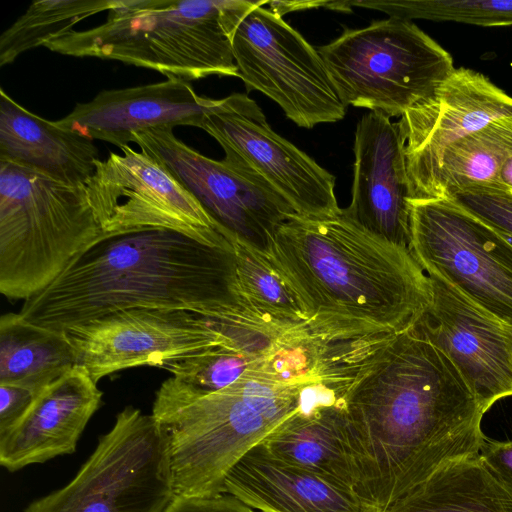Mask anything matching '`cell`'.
Returning <instances> with one entry per match:
<instances>
[{"label": "cell", "mask_w": 512, "mask_h": 512, "mask_svg": "<svg viewBox=\"0 0 512 512\" xmlns=\"http://www.w3.org/2000/svg\"><path fill=\"white\" fill-rule=\"evenodd\" d=\"M335 397L354 491L379 512L445 464L479 454L485 438L476 396L414 327L368 352Z\"/></svg>", "instance_id": "obj_1"}, {"label": "cell", "mask_w": 512, "mask_h": 512, "mask_svg": "<svg viewBox=\"0 0 512 512\" xmlns=\"http://www.w3.org/2000/svg\"><path fill=\"white\" fill-rule=\"evenodd\" d=\"M266 254L331 355L368 352L412 329L431 301L430 280L408 248L333 216L293 214Z\"/></svg>", "instance_id": "obj_2"}, {"label": "cell", "mask_w": 512, "mask_h": 512, "mask_svg": "<svg viewBox=\"0 0 512 512\" xmlns=\"http://www.w3.org/2000/svg\"><path fill=\"white\" fill-rule=\"evenodd\" d=\"M127 309L185 310L215 322L265 324L242 298L233 243L212 246L162 228L102 233L18 313L63 332Z\"/></svg>", "instance_id": "obj_3"}, {"label": "cell", "mask_w": 512, "mask_h": 512, "mask_svg": "<svg viewBox=\"0 0 512 512\" xmlns=\"http://www.w3.org/2000/svg\"><path fill=\"white\" fill-rule=\"evenodd\" d=\"M313 385L259 371L219 391L196 394L166 379L151 414L168 444L175 495L223 493L230 470L303 405Z\"/></svg>", "instance_id": "obj_4"}, {"label": "cell", "mask_w": 512, "mask_h": 512, "mask_svg": "<svg viewBox=\"0 0 512 512\" xmlns=\"http://www.w3.org/2000/svg\"><path fill=\"white\" fill-rule=\"evenodd\" d=\"M261 2L117 0L102 24L72 30L44 47L66 56L116 60L186 82L238 77L233 33Z\"/></svg>", "instance_id": "obj_5"}, {"label": "cell", "mask_w": 512, "mask_h": 512, "mask_svg": "<svg viewBox=\"0 0 512 512\" xmlns=\"http://www.w3.org/2000/svg\"><path fill=\"white\" fill-rule=\"evenodd\" d=\"M103 233L83 186L0 160V292L27 300Z\"/></svg>", "instance_id": "obj_6"}, {"label": "cell", "mask_w": 512, "mask_h": 512, "mask_svg": "<svg viewBox=\"0 0 512 512\" xmlns=\"http://www.w3.org/2000/svg\"><path fill=\"white\" fill-rule=\"evenodd\" d=\"M343 105L402 116L455 69L448 51L411 20L347 29L317 48Z\"/></svg>", "instance_id": "obj_7"}, {"label": "cell", "mask_w": 512, "mask_h": 512, "mask_svg": "<svg viewBox=\"0 0 512 512\" xmlns=\"http://www.w3.org/2000/svg\"><path fill=\"white\" fill-rule=\"evenodd\" d=\"M174 495L161 428L152 414L126 406L75 477L24 512H162Z\"/></svg>", "instance_id": "obj_8"}, {"label": "cell", "mask_w": 512, "mask_h": 512, "mask_svg": "<svg viewBox=\"0 0 512 512\" xmlns=\"http://www.w3.org/2000/svg\"><path fill=\"white\" fill-rule=\"evenodd\" d=\"M414 258L480 308L512 326V245L445 197L411 200Z\"/></svg>", "instance_id": "obj_9"}, {"label": "cell", "mask_w": 512, "mask_h": 512, "mask_svg": "<svg viewBox=\"0 0 512 512\" xmlns=\"http://www.w3.org/2000/svg\"><path fill=\"white\" fill-rule=\"evenodd\" d=\"M262 1L240 21L232 37L238 77L247 92L259 91L303 128L342 120L339 98L318 50L266 9Z\"/></svg>", "instance_id": "obj_10"}, {"label": "cell", "mask_w": 512, "mask_h": 512, "mask_svg": "<svg viewBox=\"0 0 512 512\" xmlns=\"http://www.w3.org/2000/svg\"><path fill=\"white\" fill-rule=\"evenodd\" d=\"M96 163L84 185L103 233L169 229L212 246H231L223 229L156 159L129 145Z\"/></svg>", "instance_id": "obj_11"}, {"label": "cell", "mask_w": 512, "mask_h": 512, "mask_svg": "<svg viewBox=\"0 0 512 512\" xmlns=\"http://www.w3.org/2000/svg\"><path fill=\"white\" fill-rule=\"evenodd\" d=\"M140 150L160 162L223 229L267 251L292 207L247 168L226 159L214 160L191 148L171 128L134 135Z\"/></svg>", "instance_id": "obj_12"}, {"label": "cell", "mask_w": 512, "mask_h": 512, "mask_svg": "<svg viewBox=\"0 0 512 512\" xmlns=\"http://www.w3.org/2000/svg\"><path fill=\"white\" fill-rule=\"evenodd\" d=\"M200 129L220 144L224 159L257 175L296 214L327 217L341 211L335 177L274 132L261 108L247 95L234 93L214 99Z\"/></svg>", "instance_id": "obj_13"}, {"label": "cell", "mask_w": 512, "mask_h": 512, "mask_svg": "<svg viewBox=\"0 0 512 512\" xmlns=\"http://www.w3.org/2000/svg\"><path fill=\"white\" fill-rule=\"evenodd\" d=\"M78 365L98 383L124 369L154 366L229 340L215 323L185 310L127 309L63 331Z\"/></svg>", "instance_id": "obj_14"}, {"label": "cell", "mask_w": 512, "mask_h": 512, "mask_svg": "<svg viewBox=\"0 0 512 512\" xmlns=\"http://www.w3.org/2000/svg\"><path fill=\"white\" fill-rule=\"evenodd\" d=\"M512 116V97L484 74L453 72L398 121L413 199L433 198L444 152L491 121Z\"/></svg>", "instance_id": "obj_15"}, {"label": "cell", "mask_w": 512, "mask_h": 512, "mask_svg": "<svg viewBox=\"0 0 512 512\" xmlns=\"http://www.w3.org/2000/svg\"><path fill=\"white\" fill-rule=\"evenodd\" d=\"M431 301L414 328L455 365L485 413L512 396V335L503 323L439 276L427 273Z\"/></svg>", "instance_id": "obj_16"}, {"label": "cell", "mask_w": 512, "mask_h": 512, "mask_svg": "<svg viewBox=\"0 0 512 512\" xmlns=\"http://www.w3.org/2000/svg\"><path fill=\"white\" fill-rule=\"evenodd\" d=\"M353 150L351 202L344 212L369 232L409 249L413 194L398 122L380 112L364 114Z\"/></svg>", "instance_id": "obj_17"}, {"label": "cell", "mask_w": 512, "mask_h": 512, "mask_svg": "<svg viewBox=\"0 0 512 512\" xmlns=\"http://www.w3.org/2000/svg\"><path fill=\"white\" fill-rule=\"evenodd\" d=\"M214 99L199 96L190 82L168 78L147 85L102 90L77 103L55 123L91 140L117 147L133 142L137 133L178 125L201 128Z\"/></svg>", "instance_id": "obj_18"}, {"label": "cell", "mask_w": 512, "mask_h": 512, "mask_svg": "<svg viewBox=\"0 0 512 512\" xmlns=\"http://www.w3.org/2000/svg\"><path fill=\"white\" fill-rule=\"evenodd\" d=\"M102 396L88 371L73 367L40 391L22 420L0 436V465L15 472L74 453Z\"/></svg>", "instance_id": "obj_19"}, {"label": "cell", "mask_w": 512, "mask_h": 512, "mask_svg": "<svg viewBox=\"0 0 512 512\" xmlns=\"http://www.w3.org/2000/svg\"><path fill=\"white\" fill-rule=\"evenodd\" d=\"M223 493L259 512H379L355 491L276 458L261 443L230 470Z\"/></svg>", "instance_id": "obj_20"}, {"label": "cell", "mask_w": 512, "mask_h": 512, "mask_svg": "<svg viewBox=\"0 0 512 512\" xmlns=\"http://www.w3.org/2000/svg\"><path fill=\"white\" fill-rule=\"evenodd\" d=\"M0 160L83 186L100 158L93 140L28 111L1 88Z\"/></svg>", "instance_id": "obj_21"}, {"label": "cell", "mask_w": 512, "mask_h": 512, "mask_svg": "<svg viewBox=\"0 0 512 512\" xmlns=\"http://www.w3.org/2000/svg\"><path fill=\"white\" fill-rule=\"evenodd\" d=\"M261 444L276 458L354 491L343 409L322 385L310 387L303 405Z\"/></svg>", "instance_id": "obj_22"}, {"label": "cell", "mask_w": 512, "mask_h": 512, "mask_svg": "<svg viewBox=\"0 0 512 512\" xmlns=\"http://www.w3.org/2000/svg\"><path fill=\"white\" fill-rule=\"evenodd\" d=\"M386 512H512V489L477 454L445 464Z\"/></svg>", "instance_id": "obj_23"}, {"label": "cell", "mask_w": 512, "mask_h": 512, "mask_svg": "<svg viewBox=\"0 0 512 512\" xmlns=\"http://www.w3.org/2000/svg\"><path fill=\"white\" fill-rule=\"evenodd\" d=\"M76 365V352L64 332L31 323L19 313L1 316L0 384L40 392Z\"/></svg>", "instance_id": "obj_24"}, {"label": "cell", "mask_w": 512, "mask_h": 512, "mask_svg": "<svg viewBox=\"0 0 512 512\" xmlns=\"http://www.w3.org/2000/svg\"><path fill=\"white\" fill-rule=\"evenodd\" d=\"M512 155V116L495 119L443 154L433 198L470 187L497 188L498 172Z\"/></svg>", "instance_id": "obj_25"}, {"label": "cell", "mask_w": 512, "mask_h": 512, "mask_svg": "<svg viewBox=\"0 0 512 512\" xmlns=\"http://www.w3.org/2000/svg\"><path fill=\"white\" fill-rule=\"evenodd\" d=\"M229 238L234 247L237 282L245 304L285 333L309 332L296 297L266 252L242 239Z\"/></svg>", "instance_id": "obj_26"}, {"label": "cell", "mask_w": 512, "mask_h": 512, "mask_svg": "<svg viewBox=\"0 0 512 512\" xmlns=\"http://www.w3.org/2000/svg\"><path fill=\"white\" fill-rule=\"evenodd\" d=\"M117 0L34 1L0 36V66L11 64L22 53L44 46L72 31L78 22L105 10Z\"/></svg>", "instance_id": "obj_27"}, {"label": "cell", "mask_w": 512, "mask_h": 512, "mask_svg": "<svg viewBox=\"0 0 512 512\" xmlns=\"http://www.w3.org/2000/svg\"><path fill=\"white\" fill-rule=\"evenodd\" d=\"M348 8L358 6L382 11L389 17L425 19L470 24L482 27L512 26V0H388L345 1Z\"/></svg>", "instance_id": "obj_28"}, {"label": "cell", "mask_w": 512, "mask_h": 512, "mask_svg": "<svg viewBox=\"0 0 512 512\" xmlns=\"http://www.w3.org/2000/svg\"><path fill=\"white\" fill-rule=\"evenodd\" d=\"M498 232L512 237V192L470 187L445 196Z\"/></svg>", "instance_id": "obj_29"}, {"label": "cell", "mask_w": 512, "mask_h": 512, "mask_svg": "<svg viewBox=\"0 0 512 512\" xmlns=\"http://www.w3.org/2000/svg\"><path fill=\"white\" fill-rule=\"evenodd\" d=\"M162 512H259L228 493L188 497L174 495Z\"/></svg>", "instance_id": "obj_30"}, {"label": "cell", "mask_w": 512, "mask_h": 512, "mask_svg": "<svg viewBox=\"0 0 512 512\" xmlns=\"http://www.w3.org/2000/svg\"><path fill=\"white\" fill-rule=\"evenodd\" d=\"M38 394L25 387L0 384V436L22 420Z\"/></svg>", "instance_id": "obj_31"}, {"label": "cell", "mask_w": 512, "mask_h": 512, "mask_svg": "<svg viewBox=\"0 0 512 512\" xmlns=\"http://www.w3.org/2000/svg\"><path fill=\"white\" fill-rule=\"evenodd\" d=\"M479 455L494 473L512 489V438L498 441L485 437Z\"/></svg>", "instance_id": "obj_32"}, {"label": "cell", "mask_w": 512, "mask_h": 512, "mask_svg": "<svg viewBox=\"0 0 512 512\" xmlns=\"http://www.w3.org/2000/svg\"><path fill=\"white\" fill-rule=\"evenodd\" d=\"M497 188L512 192V155L502 164L498 172Z\"/></svg>", "instance_id": "obj_33"}, {"label": "cell", "mask_w": 512, "mask_h": 512, "mask_svg": "<svg viewBox=\"0 0 512 512\" xmlns=\"http://www.w3.org/2000/svg\"><path fill=\"white\" fill-rule=\"evenodd\" d=\"M500 233V232H499ZM502 234V233H501ZM503 237L512 245V237L502 234Z\"/></svg>", "instance_id": "obj_34"}, {"label": "cell", "mask_w": 512, "mask_h": 512, "mask_svg": "<svg viewBox=\"0 0 512 512\" xmlns=\"http://www.w3.org/2000/svg\"><path fill=\"white\" fill-rule=\"evenodd\" d=\"M509 329H510V332H511V335H512V326L509 325Z\"/></svg>", "instance_id": "obj_35"}]
</instances>
